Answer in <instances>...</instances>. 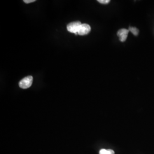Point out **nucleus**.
Here are the masks:
<instances>
[{
    "instance_id": "20e7f679",
    "label": "nucleus",
    "mask_w": 154,
    "mask_h": 154,
    "mask_svg": "<svg viewBox=\"0 0 154 154\" xmlns=\"http://www.w3.org/2000/svg\"><path fill=\"white\" fill-rule=\"evenodd\" d=\"M128 32L129 30L126 29H122L118 32L117 35L119 37V40L121 42H125L126 40Z\"/></svg>"
},
{
    "instance_id": "7ed1b4c3",
    "label": "nucleus",
    "mask_w": 154,
    "mask_h": 154,
    "mask_svg": "<svg viewBox=\"0 0 154 154\" xmlns=\"http://www.w3.org/2000/svg\"><path fill=\"white\" fill-rule=\"evenodd\" d=\"M90 31H91L90 26L88 24L83 23L81 25L78 34L81 35H85L88 34V33L90 32Z\"/></svg>"
},
{
    "instance_id": "0eeeda50",
    "label": "nucleus",
    "mask_w": 154,
    "mask_h": 154,
    "mask_svg": "<svg viewBox=\"0 0 154 154\" xmlns=\"http://www.w3.org/2000/svg\"><path fill=\"white\" fill-rule=\"evenodd\" d=\"M98 2L102 4H109L110 2V0H98Z\"/></svg>"
},
{
    "instance_id": "423d86ee",
    "label": "nucleus",
    "mask_w": 154,
    "mask_h": 154,
    "mask_svg": "<svg viewBox=\"0 0 154 154\" xmlns=\"http://www.w3.org/2000/svg\"><path fill=\"white\" fill-rule=\"evenodd\" d=\"M128 30L130 31L134 35H138V33H139V30L137 28L130 27Z\"/></svg>"
},
{
    "instance_id": "f03ea898",
    "label": "nucleus",
    "mask_w": 154,
    "mask_h": 154,
    "mask_svg": "<svg viewBox=\"0 0 154 154\" xmlns=\"http://www.w3.org/2000/svg\"><path fill=\"white\" fill-rule=\"evenodd\" d=\"M81 25V22L79 21L71 22L67 25V29L69 32L75 33V34H77Z\"/></svg>"
},
{
    "instance_id": "f257e3e1",
    "label": "nucleus",
    "mask_w": 154,
    "mask_h": 154,
    "mask_svg": "<svg viewBox=\"0 0 154 154\" xmlns=\"http://www.w3.org/2000/svg\"><path fill=\"white\" fill-rule=\"evenodd\" d=\"M33 77L31 75L25 77L20 81L19 86L20 88H23V89L29 88L33 83Z\"/></svg>"
},
{
    "instance_id": "39448f33",
    "label": "nucleus",
    "mask_w": 154,
    "mask_h": 154,
    "mask_svg": "<svg viewBox=\"0 0 154 154\" xmlns=\"http://www.w3.org/2000/svg\"><path fill=\"white\" fill-rule=\"evenodd\" d=\"M99 154H115V152L111 149H101L99 151Z\"/></svg>"
},
{
    "instance_id": "6e6552de",
    "label": "nucleus",
    "mask_w": 154,
    "mask_h": 154,
    "mask_svg": "<svg viewBox=\"0 0 154 154\" xmlns=\"http://www.w3.org/2000/svg\"><path fill=\"white\" fill-rule=\"evenodd\" d=\"M35 0H24L23 2L26 4H29V3H32V2H35Z\"/></svg>"
}]
</instances>
